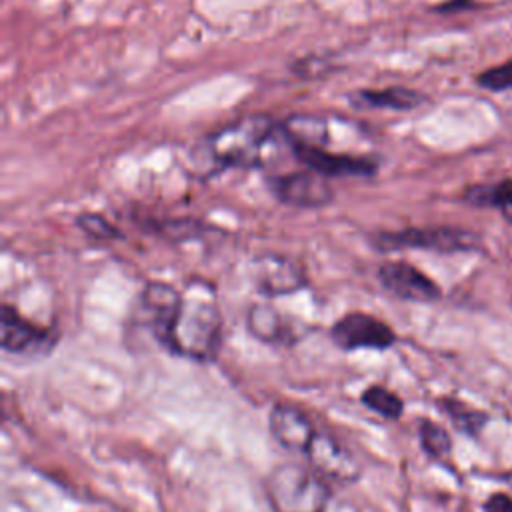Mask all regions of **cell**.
I'll return each mask as SVG.
<instances>
[{"label":"cell","mask_w":512,"mask_h":512,"mask_svg":"<svg viewBox=\"0 0 512 512\" xmlns=\"http://www.w3.org/2000/svg\"><path fill=\"white\" fill-rule=\"evenodd\" d=\"M266 500L272 512H324L330 502V484L304 464H278L266 482Z\"/></svg>","instance_id":"cell-3"},{"label":"cell","mask_w":512,"mask_h":512,"mask_svg":"<svg viewBox=\"0 0 512 512\" xmlns=\"http://www.w3.org/2000/svg\"><path fill=\"white\" fill-rule=\"evenodd\" d=\"M332 342L346 350H386L396 344L394 330L382 322L380 318L366 312H348L340 320H336L330 328Z\"/></svg>","instance_id":"cell-6"},{"label":"cell","mask_w":512,"mask_h":512,"mask_svg":"<svg viewBox=\"0 0 512 512\" xmlns=\"http://www.w3.org/2000/svg\"><path fill=\"white\" fill-rule=\"evenodd\" d=\"M160 236L172 240V242H186V240H198L202 236H206V232L210 230L206 224H202L200 220H192V218H182V220H164V222H156L152 226Z\"/></svg>","instance_id":"cell-19"},{"label":"cell","mask_w":512,"mask_h":512,"mask_svg":"<svg viewBox=\"0 0 512 512\" xmlns=\"http://www.w3.org/2000/svg\"><path fill=\"white\" fill-rule=\"evenodd\" d=\"M464 200L472 206H490L500 210L512 208V178L496 184H476L464 192Z\"/></svg>","instance_id":"cell-16"},{"label":"cell","mask_w":512,"mask_h":512,"mask_svg":"<svg viewBox=\"0 0 512 512\" xmlns=\"http://www.w3.org/2000/svg\"><path fill=\"white\" fill-rule=\"evenodd\" d=\"M354 108L366 110H412L418 108L426 98L424 94L404 88V86H390L382 90L362 88L348 96Z\"/></svg>","instance_id":"cell-14"},{"label":"cell","mask_w":512,"mask_h":512,"mask_svg":"<svg viewBox=\"0 0 512 512\" xmlns=\"http://www.w3.org/2000/svg\"><path fill=\"white\" fill-rule=\"evenodd\" d=\"M304 456L310 468L316 470L326 480L352 484L362 474V468L354 454L328 432L318 430L310 446L306 448Z\"/></svg>","instance_id":"cell-8"},{"label":"cell","mask_w":512,"mask_h":512,"mask_svg":"<svg viewBox=\"0 0 512 512\" xmlns=\"http://www.w3.org/2000/svg\"><path fill=\"white\" fill-rule=\"evenodd\" d=\"M270 434L286 450L304 454L316 436V426L312 418L298 406L288 402H276L268 416Z\"/></svg>","instance_id":"cell-12"},{"label":"cell","mask_w":512,"mask_h":512,"mask_svg":"<svg viewBox=\"0 0 512 512\" xmlns=\"http://www.w3.org/2000/svg\"><path fill=\"white\" fill-rule=\"evenodd\" d=\"M58 342V334L50 328L36 326L20 316L12 306L4 304L0 310V344L8 354L18 356H46Z\"/></svg>","instance_id":"cell-5"},{"label":"cell","mask_w":512,"mask_h":512,"mask_svg":"<svg viewBox=\"0 0 512 512\" xmlns=\"http://www.w3.org/2000/svg\"><path fill=\"white\" fill-rule=\"evenodd\" d=\"M476 82L484 88V90H492V92H504V90H512V60L498 64L494 68H488L484 72L478 74Z\"/></svg>","instance_id":"cell-21"},{"label":"cell","mask_w":512,"mask_h":512,"mask_svg":"<svg viewBox=\"0 0 512 512\" xmlns=\"http://www.w3.org/2000/svg\"><path fill=\"white\" fill-rule=\"evenodd\" d=\"M254 286L264 296H282L306 286V272L302 264L284 254L266 252L250 264Z\"/></svg>","instance_id":"cell-9"},{"label":"cell","mask_w":512,"mask_h":512,"mask_svg":"<svg viewBox=\"0 0 512 512\" xmlns=\"http://www.w3.org/2000/svg\"><path fill=\"white\" fill-rule=\"evenodd\" d=\"M280 136V124L266 114L236 118L206 134L192 150V168L202 178L232 168H256L262 164L268 144Z\"/></svg>","instance_id":"cell-1"},{"label":"cell","mask_w":512,"mask_h":512,"mask_svg":"<svg viewBox=\"0 0 512 512\" xmlns=\"http://www.w3.org/2000/svg\"><path fill=\"white\" fill-rule=\"evenodd\" d=\"M246 324L250 334L266 344H292L300 338L294 324L270 304L250 306Z\"/></svg>","instance_id":"cell-13"},{"label":"cell","mask_w":512,"mask_h":512,"mask_svg":"<svg viewBox=\"0 0 512 512\" xmlns=\"http://www.w3.org/2000/svg\"><path fill=\"white\" fill-rule=\"evenodd\" d=\"M76 226L94 240H116L122 238L120 230L102 214L96 212H84L76 216Z\"/></svg>","instance_id":"cell-20"},{"label":"cell","mask_w":512,"mask_h":512,"mask_svg":"<svg viewBox=\"0 0 512 512\" xmlns=\"http://www.w3.org/2000/svg\"><path fill=\"white\" fill-rule=\"evenodd\" d=\"M158 342L176 356L210 362L222 344V314L206 286H188Z\"/></svg>","instance_id":"cell-2"},{"label":"cell","mask_w":512,"mask_h":512,"mask_svg":"<svg viewBox=\"0 0 512 512\" xmlns=\"http://www.w3.org/2000/svg\"><path fill=\"white\" fill-rule=\"evenodd\" d=\"M266 184L278 202L294 208H322L334 198V190L328 184V178L308 168L268 176Z\"/></svg>","instance_id":"cell-7"},{"label":"cell","mask_w":512,"mask_h":512,"mask_svg":"<svg viewBox=\"0 0 512 512\" xmlns=\"http://www.w3.org/2000/svg\"><path fill=\"white\" fill-rule=\"evenodd\" d=\"M360 402L368 410L376 412L378 416H382L386 420H398L402 416V412H404L402 398L396 396L392 390H388L384 386H378V384L366 388L362 392V396H360Z\"/></svg>","instance_id":"cell-17"},{"label":"cell","mask_w":512,"mask_h":512,"mask_svg":"<svg viewBox=\"0 0 512 512\" xmlns=\"http://www.w3.org/2000/svg\"><path fill=\"white\" fill-rule=\"evenodd\" d=\"M288 146L300 164H304L308 170L318 172L326 178H336V176L368 178L378 172V162L370 156L334 154V152H328L324 146H312V144H288Z\"/></svg>","instance_id":"cell-10"},{"label":"cell","mask_w":512,"mask_h":512,"mask_svg":"<svg viewBox=\"0 0 512 512\" xmlns=\"http://www.w3.org/2000/svg\"><path fill=\"white\" fill-rule=\"evenodd\" d=\"M418 440H420V448L424 450V454L434 460L446 458L452 450L450 434L440 424L426 420V418L418 422Z\"/></svg>","instance_id":"cell-18"},{"label":"cell","mask_w":512,"mask_h":512,"mask_svg":"<svg viewBox=\"0 0 512 512\" xmlns=\"http://www.w3.org/2000/svg\"><path fill=\"white\" fill-rule=\"evenodd\" d=\"M378 250H400V248H420L434 252H466L480 246V238L462 228L452 226H426V228H406L398 232H382L372 238Z\"/></svg>","instance_id":"cell-4"},{"label":"cell","mask_w":512,"mask_h":512,"mask_svg":"<svg viewBox=\"0 0 512 512\" xmlns=\"http://www.w3.org/2000/svg\"><path fill=\"white\" fill-rule=\"evenodd\" d=\"M378 280L384 286V290H388L400 300L436 302L442 296L438 284L408 262L382 264L378 268Z\"/></svg>","instance_id":"cell-11"},{"label":"cell","mask_w":512,"mask_h":512,"mask_svg":"<svg viewBox=\"0 0 512 512\" xmlns=\"http://www.w3.org/2000/svg\"><path fill=\"white\" fill-rule=\"evenodd\" d=\"M484 512H512V496L506 492H494L484 502Z\"/></svg>","instance_id":"cell-22"},{"label":"cell","mask_w":512,"mask_h":512,"mask_svg":"<svg viewBox=\"0 0 512 512\" xmlns=\"http://www.w3.org/2000/svg\"><path fill=\"white\" fill-rule=\"evenodd\" d=\"M440 410L450 418L454 428L466 436H478L482 428L488 424V414L482 410H476L462 400L454 398H442L438 400Z\"/></svg>","instance_id":"cell-15"}]
</instances>
